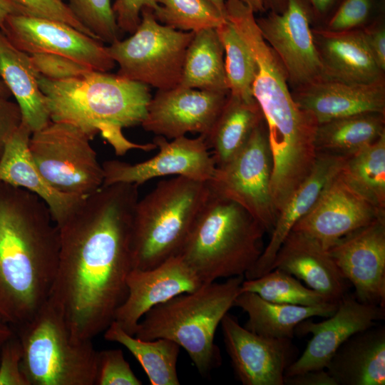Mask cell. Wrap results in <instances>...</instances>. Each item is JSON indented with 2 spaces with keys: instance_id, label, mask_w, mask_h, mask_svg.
Wrapping results in <instances>:
<instances>
[{
  "instance_id": "cell-1",
  "label": "cell",
  "mask_w": 385,
  "mask_h": 385,
  "mask_svg": "<svg viewBox=\"0 0 385 385\" xmlns=\"http://www.w3.org/2000/svg\"><path fill=\"white\" fill-rule=\"evenodd\" d=\"M138 187L102 185L58 225V261L48 299L73 341L103 332L127 296Z\"/></svg>"
},
{
  "instance_id": "cell-2",
  "label": "cell",
  "mask_w": 385,
  "mask_h": 385,
  "mask_svg": "<svg viewBox=\"0 0 385 385\" xmlns=\"http://www.w3.org/2000/svg\"><path fill=\"white\" fill-rule=\"evenodd\" d=\"M59 248L58 227L46 204L0 181V315L13 327L48 299Z\"/></svg>"
},
{
  "instance_id": "cell-3",
  "label": "cell",
  "mask_w": 385,
  "mask_h": 385,
  "mask_svg": "<svg viewBox=\"0 0 385 385\" xmlns=\"http://www.w3.org/2000/svg\"><path fill=\"white\" fill-rule=\"evenodd\" d=\"M249 49L256 63L252 96L262 112L272 158L270 194L279 213L314 166L318 122L294 101L284 68L268 43L257 40Z\"/></svg>"
},
{
  "instance_id": "cell-4",
  "label": "cell",
  "mask_w": 385,
  "mask_h": 385,
  "mask_svg": "<svg viewBox=\"0 0 385 385\" xmlns=\"http://www.w3.org/2000/svg\"><path fill=\"white\" fill-rule=\"evenodd\" d=\"M38 82L51 120L72 125L91 140L100 133L118 155L156 148L154 143H133L122 132L144 120L151 100L148 85L94 70L60 81L38 76Z\"/></svg>"
},
{
  "instance_id": "cell-5",
  "label": "cell",
  "mask_w": 385,
  "mask_h": 385,
  "mask_svg": "<svg viewBox=\"0 0 385 385\" xmlns=\"http://www.w3.org/2000/svg\"><path fill=\"white\" fill-rule=\"evenodd\" d=\"M244 279L237 276L223 282L205 283L193 292L155 306L141 318L134 336L177 343L188 353L197 371L208 376L222 361L215 343L217 328L233 307Z\"/></svg>"
},
{
  "instance_id": "cell-6",
  "label": "cell",
  "mask_w": 385,
  "mask_h": 385,
  "mask_svg": "<svg viewBox=\"0 0 385 385\" xmlns=\"http://www.w3.org/2000/svg\"><path fill=\"white\" fill-rule=\"evenodd\" d=\"M265 233L241 205L210 190L178 255L203 283L245 277L262 253Z\"/></svg>"
},
{
  "instance_id": "cell-7",
  "label": "cell",
  "mask_w": 385,
  "mask_h": 385,
  "mask_svg": "<svg viewBox=\"0 0 385 385\" xmlns=\"http://www.w3.org/2000/svg\"><path fill=\"white\" fill-rule=\"evenodd\" d=\"M209 195L207 182L175 176L138 200L132 225L133 269L153 268L178 255Z\"/></svg>"
},
{
  "instance_id": "cell-8",
  "label": "cell",
  "mask_w": 385,
  "mask_h": 385,
  "mask_svg": "<svg viewBox=\"0 0 385 385\" xmlns=\"http://www.w3.org/2000/svg\"><path fill=\"white\" fill-rule=\"evenodd\" d=\"M22 347L29 385H94L98 356L92 340L73 341L49 299L29 320L13 327Z\"/></svg>"
},
{
  "instance_id": "cell-9",
  "label": "cell",
  "mask_w": 385,
  "mask_h": 385,
  "mask_svg": "<svg viewBox=\"0 0 385 385\" xmlns=\"http://www.w3.org/2000/svg\"><path fill=\"white\" fill-rule=\"evenodd\" d=\"M141 20L129 38L118 40L106 51L119 66L123 78L168 90L180 84L192 31L177 30L158 23L153 11L143 8Z\"/></svg>"
},
{
  "instance_id": "cell-10",
  "label": "cell",
  "mask_w": 385,
  "mask_h": 385,
  "mask_svg": "<svg viewBox=\"0 0 385 385\" xmlns=\"http://www.w3.org/2000/svg\"><path fill=\"white\" fill-rule=\"evenodd\" d=\"M91 140L78 128L51 120L31 133L29 148L36 166L53 188L85 197L99 189L104 180Z\"/></svg>"
},
{
  "instance_id": "cell-11",
  "label": "cell",
  "mask_w": 385,
  "mask_h": 385,
  "mask_svg": "<svg viewBox=\"0 0 385 385\" xmlns=\"http://www.w3.org/2000/svg\"><path fill=\"white\" fill-rule=\"evenodd\" d=\"M272 172V158L263 120L244 148L225 165L216 168L207 183L211 192L241 205L270 235L277 220L270 194Z\"/></svg>"
},
{
  "instance_id": "cell-12",
  "label": "cell",
  "mask_w": 385,
  "mask_h": 385,
  "mask_svg": "<svg viewBox=\"0 0 385 385\" xmlns=\"http://www.w3.org/2000/svg\"><path fill=\"white\" fill-rule=\"evenodd\" d=\"M256 22L282 62L291 89L325 76L305 0H287L282 13L269 11Z\"/></svg>"
},
{
  "instance_id": "cell-13",
  "label": "cell",
  "mask_w": 385,
  "mask_h": 385,
  "mask_svg": "<svg viewBox=\"0 0 385 385\" xmlns=\"http://www.w3.org/2000/svg\"><path fill=\"white\" fill-rule=\"evenodd\" d=\"M1 30L14 46L29 55L58 54L101 72L111 71L115 64L101 41L58 20L11 15Z\"/></svg>"
},
{
  "instance_id": "cell-14",
  "label": "cell",
  "mask_w": 385,
  "mask_h": 385,
  "mask_svg": "<svg viewBox=\"0 0 385 385\" xmlns=\"http://www.w3.org/2000/svg\"><path fill=\"white\" fill-rule=\"evenodd\" d=\"M153 143L158 153L143 162L131 164L118 160L105 161L102 164L103 185L123 183L139 186L152 178L166 175L204 182L212 178L216 165L204 135L195 138L184 135L171 141L156 135Z\"/></svg>"
},
{
  "instance_id": "cell-15",
  "label": "cell",
  "mask_w": 385,
  "mask_h": 385,
  "mask_svg": "<svg viewBox=\"0 0 385 385\" xmlns=\"http://www.w3.org/2000/svg\"><path fill=\"white\" fill-rule=\"evenodd\" d=\"M385 318V307L364 304L346 293L339 301L335 312L324 321L311 318L301 322L294 334H312L304 352L286 369L284 376L310 370L326 369L338 348L353 334L376 325Z\"/></svg>"
},
{
  "instance_id": "cell-16",
  "label": "cell",
  "mask_w": 385,
  "mask_h": 385,
  "mask_svg": "<svg viewBox=\"0 0 385 385\" xmlns=\"http://www.w3.org/2000/svg\"><path fill=\"white\" fill-rule=\"evenodd\" d=\"M220 325L235 374L243 385H284L285 371L297 353L291 339L255 334L228 312Z\"/></svg>"
},
{
  "instance_id": "cell-17",
  "label": "cell",
  "mask_w": 385,
  "mask_h": 385,
  "mask_svg": "<svg viewBox=\"0 0 385 385\" xmlns=\"http://www.w3.org/2000/svg\"><path fill=\"white\" fill-rule=\"evenodd\" d=\"M382 216L385 211L377 209L354 190L339 170L292 230L308 235L329 250L342 237Z\"/></svg>"
},
{
  "instance_id": "cell-18",
  "label": "cell",
  "mask_w": 385,
  "mask_h": 385,
  "mask_svg": "<svg viewBox=\"0 0 385 385\" xmlns=\"http://www.w3.org/2000/svg\"><path fill=\"white\" fill-rule=\"evenodd\" d=\"M328 251L359 302L385 307V216L342 237Z\"/></svg>"
},
{
  "instance_id": "cell-19",
  "label": "cell",
  "mask_w": 385,
  "mask_h": 385,
  "mask_svg": "<svg viewBox=\"0 0 385 385\" xmlns=\"http://www.w3.org/2000/svg\"><path fill=\"white\" fill-rule=\"evenodd\" d=\"M229 93L178 86L158 90L141 123L146 130L167 139L210 133Z\"/></svg>"
},
{
  "instance_id": "cell-20",
  "label": "cell",
  "mask_w": 385,
  "mask_h": 385,
  "mask_svg": "<svg viewBox=\"0 0 385 385\" xmlns=\"http://www.w3.org/2000/svg\"><path fill=\"white\" fill-rule=\"evenodd\" d=\"M127 296L114 320L134 335L141 318L155 306L177 295L193 292L203 282L179 256H173L150 269H133L127 277Z\"/></svg>"
},
{
  "instance_id": "cell-21",
  "label": "cell",
  "mask_w": 385,
  "mask_h": 385,
  "mask_svg": "<svg viewBox=\"0 0 385 385\" xmlns=\"http://www.w3.org/2000/svg\"><path fill=\"white\" fill-rule=\"evenodd\" d=\"M291 93L298 106L318 123L359 113H385V79L358 84L324 76Z\"/></svg>"
},
{
  "instance_id": "cell-22",
  "label": "cell",
  "mask_w": 385,
  "mask_h": 385,
  "mask_svg": "<svg viewBox=\"0 0 385 385\" xmlns=\"http://www.w3.org/2000/svg\"><path fill=\"white\" fill-rule=\"evenodd\" d=\"M274 268L303 281L330 301L339 302L347 293L348 281L328 250L302 232H289L275 256L272 270Z\"/></svg>"
},
{
  "instance_id": "cell-23",
  "label": "cell",
  "mask_w": 385,
  "mask_h": 385,
  "mask_svg": "<svg viewBox=\"0 0 385 385\" xmlns=\"http://www.w3.org/2000/svg\"><path fill=\"white\" fill-rule=\"evenodd\" d=\"M32 131L22 120L6 142L0 158V181L25 189L48 206L56 225H60L86 197L60 192L43 178L31 155L29 142Z\"/></svg>"
},
{
  "instance_id": "cell-24",
  "label": "cell",
  "mask_w": 385,
  "mask_h": 385,
  "mask_svg": "<svg viewBox=\"0 0 385 385\" xmlns=\"http://www.w3.org/2000/svg\"><path fill=\"white\" fill-rule=\"evenodd\" d=\"M344 160L327 154H317L312 172L279 212L267 245L254 266L245 274V279L260 277L272 270L282 242L296 223L309 211L327 183L340 170Z\"/></svg>"
},
{
  "instance_id": "cell-25",
  "label": "cell",
  "mask_w": 385,
  "mask_h": 385,
  "mask_svg": "<svg viewBox=\"0 0 385 385\" xmlns=\"http://www.w3.org/2000/svg\"><path fill=\"white\" fill-rule=\"evenodd\" d=\"M312 32L325 76L358 84L385 79L360 29L332 32L312 26Z\"/></svg>"
},
{
  "instance_id": "cell-26",
  "label": "cell",
  "mask_w": 385,
  "mask_h": 385,
  "mask_svg": "<svg viewBox=\"0 0 385 385\" xmlns=\"http://www.w3.org/2000/svg\"><path fill=\"white\" fill-rule=\"evenodd\" d=\"M326 370L337 385H384L385 327L374 325L351 336Z\"/></svg>"
},
{
  "instance_id": "cell-27",
  "label": "cell",
  "mask_w": 385,
  "mask_h": 385,
  "mask_svg": "<svg viewBox=\"0 0 385 385\" xmlns=\"http://www.w3.org/2000/svg\"><path fill=\"white\" fill-rule=\"evenodd\" d=\"M29 54L14 46L0 29V78L19 105L22 120L32 132L50 121L46 98Z\"/></svg>"
},
{
  "instance_id": "cell-28",
  "label": "cell",
  "mask_w": 385,
  "mask_h": 385,
  "mask_svg": "<svg viewBox=\"0 0 385 385\" xmlns=\"http://www.w3.org/2000/svg\"><path fill=\"white\" fill-rule=\"evenodd\" d=\"M339 302H327L313 306H302L267 301L255 293L240 292L233 307L248 316L245 327L261 336L292 339L297 324L314 317H329L337 309Z\"/></svg>"
},
{
  "instance_id": "cell-29",
  "label": "cell",
  "mask_w": 385,
  "mask_h": 385,
  "mask_svg": "<svg viewBox=\"0 0 385 385\" xmlns=\"http://www.w3.org/2000/svg\"><path fill=\"white\" fill-rule=\"evenodd\" d=\"M263 120L262 112L255 98L248 100L229 93L210 133L205 137L216 168L231 160Z\"/></svg>"
},
{
  "instance_id": "cell-30",
  "label": "cell",
  "mask_w": 385,
  "mask_h": 385,
  "mask_svg": "<svg viewBox=\"0 0 385 385\" xmlns=\"http://www.w3.org/2000/svg\"><path fill=\"white\" fill-rule=\"evenodd\" d=\"M384 133L385 113H359L318 123L314 147L317 154L347 159Z\"/></svg>"
},
{
  "instance_id": "cell-31",
  "label": "cell",
  "mask_w": 385,
  "mask_h": 385,
  "mask_svg": "<svg viewBox=\"0 0 385 385\" xmlns=\"http://www.w3.org/2000/svg\"><path fill=\"white\" fill-rule=\"evenodd\" d=\"M178 86L230 93L224 48L216 29L197 31L188 47Z\"/></svg>"
},
{
  "instance_id": "cell-32",
  "label": "cell",
  "mask_w": 385,
  "mask_h": 385,
  "mask_svg": "<svg viewBox=\"0 0 385 385\" xmlns=\"http://www.w3.org/2000/svg\"><path fill=\"white\" fill-rule=\"evenodd\" d=\"M105 339L125 347L140 363L151 385H178L177 362L180 346L167 339L144 340L130 335L113 321Z\"/></svg>"
},
{
  "instance_id": "cell-33",
  "label": "cell",
  "mask_w": 385,
  "mask_h": 385,
  "mask_svg": "<svg viewBox=\"0 0 385 385\" xmlns=\"http://www.w3.org/2000/svg\"><path fill=\"white\" fill-rule=\"evenodd\" d=\"M339 173L359 195L377 209L385 211V133L345 159Z\"/></svg>"
},
{
  "instance_id": "cell-34",
  "label": "cell",
  "mask_w": 385,
  "mask_h": 385,
  "mask_svg": "<svg viewBox=\"0 0 385 385\" xmlns=\"http://www.w3.org/2000/svg\"><path fill=\"white\" fill-rule=\"evenodd\" d=\"M240 292H253L267 301L281 304L313 306L332 302L279 268L255 279H244Z\"/></svg>"
},
{
  "instance_id": "cell-35",
  "label": "cell",
  "mask_w": 385,
  "mask_h": 385,
  "mask_svg": "<svg viewBox=\"0 0 385 385\" xmlns=\"http://www.w3.org/2000/svg\"><path fill=\"white\" fill-rule=\"evenodd\" d=\"M216 30L224 48L225 71L230 94L253 99L256 63L248 47L227 19Z\"/></svg>"
},
{
  "instance_id": "cell-36",
  "label": "cell",
  "mask_w": 385,
  "mask_h": 385,
  "mask_svg": "<svg viewBox=\"0 0 385 385\" xmlns=\"http://www.w3.org/2000/svg\"><path fill=\"white\" fill-rule=\"evenodd\" d=\"M159 7L153 14L162 24L177 30L192 31L215 28L226 21L208 0H156Z\"/></svg>"
},
{
  "instance_id": "cell-37",
  "label": "cell",
  "mask_w": 385,
  "mask_h": 385,
  "mask_svg": "<svg viewBox=\"0 0 385 385\" xmlns=\"http://www.w3.org/2000/svg\"><path fill=\"white\" fill-rule=\"evenodd\" d=\"M68 4L77 19L97 39L110 44L120 40V29L111 0H68Z\"/></svg>"
},
{
  "instance_id": "cell-38",
  "label": "cell",
  "mask_w": 385,
  "mask_h": 385,
  "mask_svg": "<svg viewBox=\"0 0 385 385\" xmlns=\"http://www.w3.org/2000/svg\"><path fill=\"white\" fill-rule=\"evenodd\" d=\"M384 14V0H340L320 26L332 32L361 29Z\"/></svg>"
},
{
  "instance_id": "cell-39",
  "label": "cell",
  "mask_w": 385,
  "mask_h": 385,
  "mask_svg": "<svg viewBox=\"0 0 385 385\" xmlns=\"http://www.w3.org/2000/svg\"><path fill=\"white\" fill-rule=\"evenodd\" d=\"M121 349L98 351L96 385H141Z\"/></svg>"
},
{
  "instance_id": "cell-40",
  "label": "cell",
  "mask_w": 385,
  "mask_h": 385,
  "mask_svg": "<svg viewBox=\"0 0 385 385\" xmlns=\"http://www.w3.org/2000/svg\"><path fill=\"white\" fill-rule=\"evenodd\" d=\"M30 56L37 73L50 80L69 79L93 70L75 60L58 54L36 53Z\"/></svg>"
},
{
  "instance_id": "cell-41",
  "label": "cell",
  "mask_w": 385,
  "mask_h": 385,
  "mask_svg": "<svg viewBox=\"0 0 385 385\" xmlns=\"http://www.w3.org/2000/svg\"><path fill=\"white\" fill-rule=\"evenodd\" d=\"M22 355L21 344L15 334L0 354V385H29L21 369Z\"/></svg>"
},
{
  "instance_id": "cell-42",
  "label": "cell",
  "mask_w": 385,
  "mask_h": 385,
  "mask_svg": "<svg viewBox=\"0 0 385 385\" xmlns=\"http://www.w3.org/2000/svg\"><path fill=\"white\" fill-rule=\"evenodd\" d=\"M19 1L28 8L35 16L64 22L86 35L96 38V36L77 19L71 11L68 4H65L63 0Z\"/></svg>"
},
{
  "instance_id": "cell-43",
  "label": "cell",
  "mask_w": 385,
  "mask_h": 385,
  "mask_svg": "<svg viewBox=\"0 0 385 385\" xmlns=\"http://www.w3.org/2000/svg\"><path fill=\"white\" fill-rule=\"evenodd\" d=\"M159 5L156 0H115L113 9L120 31L133 34L141 20V11L148 8L153 11Z\"/></svg>"
},
{
  "instance_id": "cell-44",
  "label": "cell",
  "mask_w": 385,
  "mask_h": 385,
  "mask_svg": "<svg viewBox=\"0 0 385 385\" xmlns=\"http://www.w3.org/2000/svg\"><path fill=\"white\" fill-rule=\"evenodd\" d=\"M375 62L385 71L384 14L360 29Z\"/></svg>"
},
{
  "instance_id": "cell-45",
  "label": "cell",
  "mask_w": 385,
  "mask_h": 385,
  "mask_svg": "<svg viewBox=\"0 0 385 385\" xmlns=\"http://www.w3.org/2000/svg\"><path fill=\"white\" fill-rule=\"evenodd\" d=\"M21 122L22 114L17 103L0 97V158L6 142Z\"/></svg>"
},
{
  "instance_id": "cell-46",
  "label": "cell",
  "mask_w": 385,
  "mask_h": 385,
  "mask_svg": "<svg viewBox=\"0 0 385 385\" xmlns=\"http://www.w3.org/2000/svg\"><path fill=\"white\" fill-rule=\"evenodd\" d=\"M337 385L326 369L310 370L301 374L284 376V385Z\"/></svg>"
},
{
  "instance_id": "cell-47",
  "label": "cell",
  "mask_w": 385,
  "mask_h": 385,
  "mask_svg": "<svg viewBox=\"0 0 385 385\" xmlns=\"http://www.w3.org/2000/svg\"><path fill=\"white\" fill-rule=\"evenodd\" d=\"M309 9L312 23L320 26L331 14L340 0H305Z\"/></svg>"
},
{
  "instance_id": "cell-48",
  "label": "cell",
  "mask_w": 385,
  "mask_h": 385,
  "mask_svg": "<svg viewBox=\"0 0 385 385\" xmlns=\"http://www.w3.org/2000/svg\"><path fill=\"white\" fill-rule=\"evenodd\" d=\"M11 15L35 16L19 0H0V29L3 28L6 19Z\"/></svg>"
},
{
  "instance_id": "cell-49",
  "label": "cell",
  "mask_w": 385,
  "mask_h": 385,
  "mask_svg": "<svg viewBox=\"0 0 385 385\" xmlns=\"http://www.w3.org/2000/svg\"><path fill=\"white\" fill-rule=\"evenodd\" d=\"M14 334L13 326L0 315V354L4 344Z\"/></svg>"
},
{
  "instance_id": "cell-50",
  "label": "cell",
  "mask_w": 385,
  "mask_h": 385,
  "mask_svg": "<svg viewBox=\"0 0 385 385\" xmlns=\"http://www.w3.org/2000/svg\"><path fill=\"white\" fill-rule=\"evenodd\" d=\"M265 11L282 13L286 8L287 0H262Z\"/></svg>"
},
{
  "instance_id": "cell-51",
  "label": "cell",
  "mask_w": 385,
  "mask_h": 385,
  "mask_svg": "<svg viewBox=\"0 0 385 385\" xmlns=\"http://www.w3.org/2000/svg\"><path fill=\"white\" fill-rule=\"evenodd\" d=\"M246 5L250 7L255 12L266 11L263 5L262 0H241Z\"/></svg>"
},
{
  "instance_id": "cell-52",
  "label": "cell",
  "mask_w": 385,
  "mask_h": 385,
  "mask_svg": "<svg viewBox=\"0 0 385 385\" xmlns=\"http://www.w3.org/2000/svg\"><path fill=\"white\" fill-rule=\"evenodd\" d=\"M11 93L3 81L0 78V97L9 98Z\"/></svg>"
},
{
  "instance_id": "cell-53",
  "label": "cell",
  "mask_w": 385,
  "mask_h": 385,
  "mask_svg": "<svg viewBox=\"0 0 385 385\" xmlns=\"http://www.w3.org/2000/svg\"><path fill=\"white\" fill-rule=\"evenodd\" d=\"M225 15V0H208Z\"/></svg>"
}]
</instances>
